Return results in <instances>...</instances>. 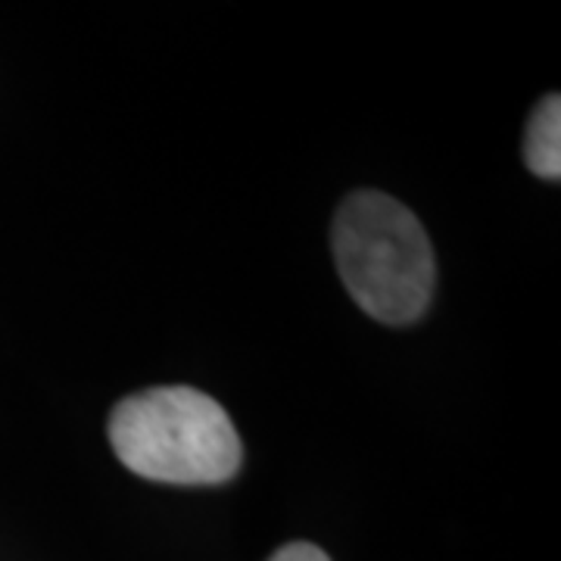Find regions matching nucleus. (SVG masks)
Masks as SVG:
<instances>
[{"instance_id":"1","label":"nucleus","mask_w":561,"mask_h":561,"mask_svg":"<svg viewBox=\"0 0 561 561\" xmlns=\"http://www.w3.org/2000/svg\"><path fill=\"white\" fill-rule=\"evenodd\" d=\"M110 443L128 471L175 486L231 481L243 459L234 421L194 387H150L122 400Z\"/></svg>"},{"instance_id":"2","label":"nucleus","mask_w":561,"mask_h":561,"mask_svg":"<svg viewBox=\"0 0 561 561\" xmlns=\"http://www.w3.org/2000/svg\"><path fill=\"white\" fill-rule=\"evenodd\" d=\"M343 287L383 324L424 316L434 294V250L421 221L381 191L350 194L331 228Z\"/></svg>"},{"instance_id":"3","label":"nucleus","mask_w":561,"mask_h":561,"mask_svg":"<svg viewBox=\"0 0 561 561\" xmlns=\"http://www.w3.org/2000/svg\"><path fill=\"white\" fill-rule=\"evenodd\" d=\"M524 162L534 175L549 181L561 179V98L549 94L534 110L527 138H524Z\"/></svg>"},{"instance_id":"4","label":"nucleus","mask_w":561,"mask_h":561,"mask_svg":"<svg viewBox=\"0 0 561 561\" xmlns=\"http://www.w3.org/2000/svg\"><path fill=\"white\" fill-rule=\"evenodd\" d=\"M268 561H331V559L321 552L319 546H312V542H290V546L278 549V552H275Z\"/></svg>"}]
</instances>
